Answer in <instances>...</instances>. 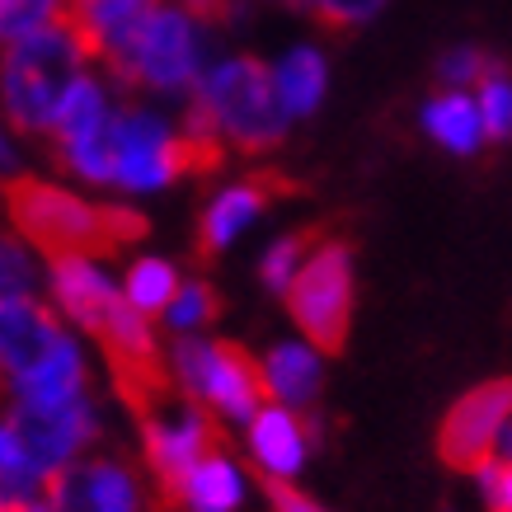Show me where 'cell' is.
<instances>
[{
	"mask_svg": "<svg viewBox=\"0 0 512 512\" xmlns=\"http://www.w3.org/2000/svg\"><path fill=\"white\" fill-rule=\"evenodd\" d=\"M38 287L47 292V306L62 315V325L76 329V334H85V339H90L94 329L109 320L113 306L123 301V292H118V278L109 273L104 254H94V249L52 254Z\"/></svg>",
	"mask_w": 512,
	"mask_h": 512,
	"instance_id": "7c38bea8",
	"label": "cell"
},
{
	"mask_svg": "<svg viewBox=\"0 0 512 512\" xmlns=\"http://www.w3.org/2000/svg\"><path fill=\"white\" fill-rule=\"evenodd\" d=\"M489 66H494V62L484 57L480 47L461 43V47H451V52H442V57H437V80H442V90H470V85H475Z\"/></svg>",
	"mask_w": 512,
	"mask_h": 512,
	"instance_id": "f546056e",
	"label": "cell"
},
{
	"mask_svg": "<svg viewBox=\"0 0 512 512\" xmlns=\"http://www.w3.org/2000/svg\"><path fill=\"white\" fill-rule=\"evenodd\" d=\"M282 296H287V311H292V325L301 339H311L320 353L339 348L348 325H353V249L343 240H320V245L311 240L306 259Z\"/></svg>",
	"mask_w": 512,
	"mask_h": 512,
	"instance_id": "9c48e42d",
	"label": "cell"
},
{
	"mask_svg": "<svg viewBox=\"0 0 512 512\" xmlns=\"http://www.w3.org/2000/svg\"><path fill=\"white\" fill-rule=\"evenodd\" d=\"M38 282H43L38 254H33L15 231H0V301H5V296L38 292Z\"/></svg>",
	"mask_w": 512,
	"mask_h": 512,
	"instance_id": "484cf974",
	"label": "cell"
},
{
	"mask_svg": "<svg viewBox=\"0 0 512 512\" xmlns=\"http://www.w3.org/2000/svg\"><path fill=\"white\" fill-rule=\"evenodd\" d=\"M71 339H76V329L62 325V315L47 306V296H5L0 301V381L15 386V381L33 376Z\"/></svg>",
	"mask_w": 512,
	"mask_h": 512,
	"instance_id": "4fadbf2b",
	"label": "cell"
},
{
	"mask_svg": "<svg viewBox=\"0 0 512 512\" xmlns=\"http://www.w3.org/2000/svg\"><path fill=\"white\" fill-rule=\"evenodd\" d=\"M85 66L90 52L66 19L0 43V123L15 127L19 137H47L57 99Z\"/></svg>",
	"mask_w": 512,
	"mask_h": 512,
	"instance_id": "277c9868",
	"label": "cell"
},
{
	"mask_svg": "<svg viewBox=\"0 0 512 512\" xmlns=\"http://www.w3.org/2000/svg\"><path fill=\"white\" fill-rule=\"evenodd\" d=\"M470 480H475V494L489 512H512V466L508 456H484L470 466Z\"/></svg>",
	"mask_w": 512,
	"mask_h": 512,
	"instance_id": "f1b7e54d",
	"label": "cell"
},
{
	"mask_svg": "<svg viewBox=\"0 0 512 512\" xmlns=\"http://www.w3.org/2000/svg\"><path fill=\"white\" fill-rule=\"evenodd\" d=\"M47 489V480L38 475L33 456L24 451L19 433L10 428V419L0 414V498L5 503H24V498H38Z\"/></svg>",
	"mask_w": 512,
	"mask_h": 512,
	"instance_id": "603a6c76",
	"label": "cell"
},
{
	"mask_svg": "<svg viewBox=\"0 0 512 512\" xmlns=\"http://www.w3.org/2000/svg\"><path fill=\"white\" fill-rule=\"evenodd\" d=\"M146 5L151 0H66V24L85 43L90 62L104 66L123 47V38L132 33V24L141 19Z\"/></svg>",
	"mask_w": 512,
	"mask_h": 512,
	"instance_id": "ffe728a7",
	"label": "cell"
},
{
	"mask_svg": "<svg viewBox=\"0 0 512 512\" xmlns=\"http://www.w3.org/2000/svg\"><path fill=\"white\" fill-rule=\"evenodd\" d=\"M264 5H296V0H264Z\"/></svg>",
	"mask_w": 512,
	"mask_h": 512,
	"instance_id": "d590c367",
	"label": "cell"
},
{
	"mask_svg": "<svg viewBox=\"0 0 512 512\" xmlns=\"http://www.w3.org/2000/svg\"><path fill=\"white\" fill-rule=\"evenodd\" d=\"M179 5H184V10H193V15H202V19H217L231 0H179Z\"/></svg>",
	"mask_w": 512,
	"mask_h": 512,
	"instance_id": "836d02e7",
	"label": "cell"
},
{
	"mask_svg": "<svg viewBox=\"0 0 512 512\" xmlns=\"http://www.w3.org/2000/svg\"><path fill=\"white\" fill-rule=\"evenodd\" d=\"M160 372H165V381H170L179 395L198 400L212 419L235 423V428L264 400L254 357L226 339L184 334V339L170 343V353H160Z\"/></svg>",
	"mask_w": 512,
	"mask_h": 512,
	"instance_id": "5b68a950",
	"label": "cell"
},
{
	"mask_svg": "<svg viewBox=\"0 0 512 512\" xmlns=\"http://www.w3.org/2000/svg\"><path fill=\"white\" fill-rule=\"evenodd\" d=\"M423 132H428L447 156H461V160L480 156L484 146H489L470 90H437L433 99L423 104Z\"/></svg>",
	"mask_w": 512,
	"mask_h": 512,
	"instance_id": "44dd1931",
	"label": "cell"
},
{
	"mask_svg": "<svg viewBox=\"0 0 512 512\" xmlns=\"http://www.w3.org/2000/svg\"><path fill=\"white\" fill-rule=\"evenodd\" d=\"M5 207H10V231L43 259L76 254V249L109 254V249L141 235V217L85 198V193L57 184V179H15Z\"/></svg>",
	"mask_w": 512,
	"mask_h": 512,
	"instance_id": "3957f363",
	"label": "cell"
},
{
	"mask_svg": "<svg viewBox=\"0 0 512 512\" xmlns=\"http://www.w3.org/2000/svg\"><path fill=\"white\" fill-rule=\"evenodd\" d=\"M198 160L188 151L179 118H170L156 104H118L113 123V170L109 188L123 198H151L179 184Z\"/></svg>",
	"mask_w": 512,
	"mask_h": 512,
	"instance_id": "52a82bcc",
	"label": "cell"
},
{
	"mask_svg": "<svg viewBox=\"0 0 512 512\" xmlns=\"http://www.w3.org/2000/svg\"><path fill=\"white\" fill-rule=\"evenodd\" d=\"M19 170V151H15V137H10V127L0 123V179H10Z\"/></svg>",
	"mask_w": 512,
	"mask_h": 512,
	"instance_id": "d6a6232c",
	"label": "cell"
},
{
	"mask_svg": "<svg viewBox=\"0 0 512 512\" xmlns=\"http://www.w3.org/2000/svg\"><path fill=\"white\" fill-rule=\"evenodd\" d=\"M287 113L273 99L268 66L254 57H207L202 76L184 94L179 132H184L193 160H217L221 151H273L287 137Z\"/></svg>",
	"mask_w": 512,
	"mask_h": 512,
	"instance_id": "6da1fadb",
	"label": "cell"
},
{
	"mask_svg": "<svg viewBox=\"0 0 512 512\" xmlns=\"http://www.w3.org/2000/svg\"><path fill=\"white\" fill-rule=\"evenodd\" d=\"M10 428L19 433L24 451L33 456V466L43 480L62 475L66 466H76L80 456L90 451V442L99 437V409L90 395L76 400H52V404H33V400H10L5 409Z\"/></svg>",
	"mask_w": 512,
	"mask_h": 512,
	"instance_id": "30bf717a",
	"label": "cell"
},
{
	"mask_svg": "<svg viewBox=\"0 0 512 512\" xmlns=\"http://www.w3.org/2000/svg\"><path fill=\"white\" fill-rule=\"evenodd\" d=\"M470 99H475V113H480V123H484V137L508 141V132H512V80H508V71L489 66V71L470 85Z\"/></svg>",
	"mask_w": 512,
	"mask_h": 512,
	"instance_id": "d4e9b609",
	"label": "cell"
},
{
	"mask_svg": "<svg viewBox=\"0 0 512 512\" xmlns=\"http://www.w3.org/2000/svg\"><path fill=\"white\" fill-rule=\"evenodd\" d=\"M0 508H5V498H0Z\"/></svg>",
	"mask_w": 512,
	"mask_h": 512,
	"instance_id": "8d00e7d4",
	"label": "cell"
},
{
	"mask_svg": "<svg viewBox=\"0 0 512 512\" xmlns=\"http://www.w3.org/2000/svg\"><path fill=\"white\" fill-rule=\"evenodd\" d=\"M268 498H273V512H329L325 503H315L311 494H301L296 484H268Z\"/></svg>",
	"mask_w": 512,
	"mask_h": 512,
	"instance_id": "1f68e13d",
	"label": "cell"
},
{
	"mask_svg": "<svg viewBox=\"0 0 512 512\" xmlns=\"http://www.w3.org/2000/svg\"><path fill=\"white\" fill-rule=\"evenodd\" d=\"M245 461L268 484H296V475L311 461V423L301 409L259 400V409L245 423Z\"/></svg>",
	"mask_w": 512,
	"mask_h": 512,
	"instance_id": "9a60e30c",
	"label": "cell"
},
{
	"mask_svg": "<svg viewBox=\"0 0 512 512\" xmlns=\"http://www.w3.org/2000/svg\"><path fill=\"white\" fill-rule=\"evenodd\" d=\"M179 278H184V273H179L174 259H165V254H137V259L127 264V273L118 278V292H123V301L132 311H141L146 320H160V311L170 306Z\"/></svg>",
	"mask_w": 512,
	"mask_h": 512,
	"instance_id": "7402d4cb",
	"label": "cell"
},
{
	"mask_svg": "<svg viewBox=\"0 0 512 512\" xmlns=\"http://www.w3.org/2000/svg\"><path fill=\"white\" fill-rule=\"evenodd\" d=\"M0 512H52V508H47V498L38 494V498H24V503H5Z\"/></svg>",
	"mask_w": 512,
	"mask_h": 512,
	"instance_id": "e575fe53",
	"label": "cell"
},
{
	"mask_svg": "<svg viewBox=\"0 0 512 512\" xmlns=\"http://www.w3.org/2000/svg\"><path fill=\"white\" fill-rule=\"evenodd\" d=\"M306 235H278L273 245L264 249V259H259V282H264L268 292H287V282H292V273L301 268V259H306Z\"/></svg>",
	"mask_w": 512,
	"mask_h": 512,
	"instance_id": "83f0119b",
	"label": "cell"
},
{
	"mask_svg": "<svg viewBox=\"0 0 512 512\" xmlns=\"http://www.w3.org/2000/svg\"><path fill=\"white\" fill-rule=\"evenodd\" d=\"M118 90L99 66H85L71 76V85L62 90L57 109H52V127L47 141L57 146L62 170L76 184L90 188H109V170H113V123H118Z\"/></svg>",
	"mask_w": 512,
	"mask_h": 512,
	"instance_id": "8992f818",
	"label": "cell"
},
{
	"mask_svg": "<svg viewBox=\"0 0 512 512\" xmlns=\"http://www.w3.org/2000/svg\"><path fill=\"white\" fill-rule=\"evenodd\" d=\"M268 80H273V99L287 113V123L315 118L329 94V57L315 43H292L268 66Z\"/></svg>",
	"mask_w": 512,
	"mask_h": 512,
	"instance_id": "d6986e66",
	"label": "cell"
},
{
	"mask_svg": "<svg viewBox=\"0 0 512 512\" xmlns=\"http://www.w3.org/2000/svg\"><path fill=\"white\" fill-rule=\"evenodd\" d=\"M127 404L137 409L141 423V456L165 489L170 480H179L207 447H217V419L202 409L198 400H188L165 381V372L156 381H146L141 390L127 395Z\"/></svg>",
	"mask_w": 512,
	"mask_h": 512,
	"instance_id": "ba28073f",
	"label": "cell"
},
{
	"mask_svg": "<svg viewBox=\"0 0 512 512\" xmlns=\"http://www.w3.org/2000/svg\"><path fill=\"white\" fill-rule=\"evenodd\" d=\"M43 498L52 512H146L141 475L113 456H80L76 466L47 480Z\"/></svg>",
	"mask_w": 512,
	"mask_h": 512,
	"instance_id": "5bb4252c",
	"label": "cell"
},
{
	"mask_svg": "<svg viewBox=\"0 0 512 512\" xmlns=\"http://www.w3.org/2000/svg\"><path fill=\"white\" fill-rule=\"evenodd\" d=\"M212 320H217V292L198 278H179L170 306L160 311V325L170 329L174 339H184V334H207Z\"/></svg>",
	"mask_w": 512,
	"mask_h": 512,
	"instance_id": "cb8c5ba5",
	"label": "cell"
},
{
	"mask_svg": "<svg viewBox=\"0 0 512 512\" xmlns=\"http://www.w3.org/2000/svg\"><path fill=\"white\" fill-rule=\"evenodd\" d=\"M301 5H311L315 19H325L329 29H362L386 10V0H301Z\"/></svg>",
	"mask_w": 512,
	"mask_h": 512,
	"instance_id": "4dcf8cb0",
	"label": "cell"
},
{
	"mask_svg": "<svg viewBox=\"0 0 512 512\" xmlns=\"http://www.w3.org/2000/svg\"><path fill=\"white\" fill-rule=\"evenodd\" d=\"M207 57H212L207 19L184 10L179 0H151L123 38V47L99 71L151 99H184L193 80L202 76Z\"/></svg>",
	"mask_w": 512,
	"mask_h": 512,
	"instance_id": "7a4b0ae2",
	"label": "cell"
},
{
	"mask_svg": "<svg viewBox=\"0 0 512 512\" xmlns=\"http://www.w3.org/2000/svg\"><path fill=\"white\" fill-rule=\"evenodd\" d=\"M170 498L179 512H240L249 503V470L231 451L207 447L179 480H170Z\"/></svg>",
	"mask_w": 512,
	"mask_h": 512,
	"instance_id": "2e32d148",
	"label": "cell"
},
{
	"mask_svg": "<svg viewBox=\"0 0 512 512\" xmlns=\"http://www.w3.org/2000/svg\"><path fill=\"white\" fill-rule=\"evenodd\" d=\"M508 414H512V386L508 381H484L466 390L447 409L437 428V451L456 470H470L484 456H508Z\"/></svg>",
	"mask_w": 512,
	"mask_h": 512,
	"instance_id": "8fae6325",
	"label": "cell"
},
{
	"mask_svg": "<svg viewBox=\"0 0 512 512\" xmlns=\"http://www.w3.org/2000/svg\"><path fill=\"white\" fill-rule=\"evenodd\" d=\"M254 367H259V390H264V400L301 409V414L320 400V386H325V353H320L311 339L296 334V339L273 343Z\"/></svg>",
	"mask_w": 512,
	"mask_h": 512,
	"instance_id": "e0dca14e",
	"label": "cell"
},
{
	"mask_svg": "<svg viewBox=\"0 0 512 512\" xmlns=\"http://www.w3.org/2000/svg\"><path fill=\"white\" fill-rule=\"evenodd\" d=\"M66 19V0H0V43H15L24 33Z\"/></svg>",
	"mask_w": 512,
	"mask_h": 512,
	"instance_id": "4316f807",
	"label": "cell"
},
{
	"mask_svg": "<svg viewBox=\"0 0 512 512\" xmlns=\"http://www.w3.org/2000/svg\"><path fill=\"white\" fill-rule=\"evenodd\" d=\"M268 212V184L264 179H235V184L217 188L212 202L202 207L198 221V249L202 254H226L245 240Z\"/></svg>",
	"mask_w": 512,
	"mask_h": 512,
	"instance_id": "ac0fdd59",
	"label": "cell"
}]
</instances>
